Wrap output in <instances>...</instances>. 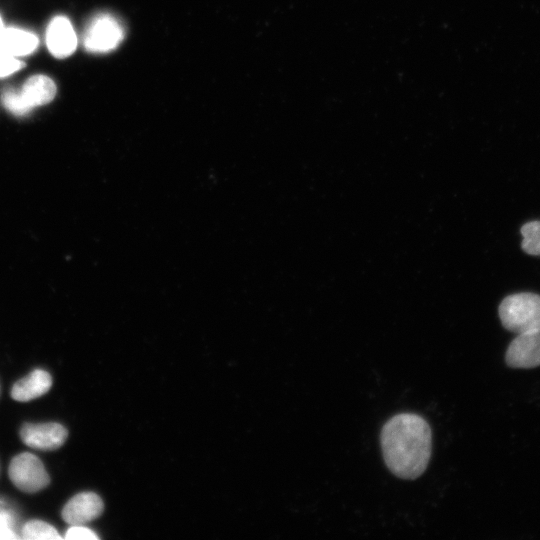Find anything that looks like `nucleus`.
I'll return each mask as SVG.
<instances>
[{
  "mask_svg": "<svg viewBox=\"0 0 540 540\" xmlns=\"http://www.w3.org/2000/svg\"><path fill=\"white\" fill-rule=\"evenodd\" d=\"M380 443L385 464L401 479H416L431 457L432 433L429 424L414 413H400L383 426Z\"/></svg>",
  "mask_w": 540,
  "mask_h": 540,
  "instance_id": "f257e3e1",
  "label": "nucleus"
},
{
  "mask_svg": "<svg viewBox=\"0 0 540 540\" xmlns=\"http://www.w3.org/2000/svg\"><path fill=\"white\" fill-rule=\"evenodd\" d=\"M502 325L520 334L540 328V295L530 292L505 297L499 305Z\"/></svg>",
  "mask_w": 540,
  "mask_h": 540,
  "instance_id": "f03ea898",
  "label": "nucleus"
},
{
  "mask_svg": "<svg viewBox=\"0 0 540 540\" xmlns=\"http://www.w3.org/2000/svg\"><path fill=\"white\" fill-rule=\"evenodd\" d=\"M8 474L13 484L27 493L40 491L50 482L43 463L28 452L20 453L11 460Z\"/></svg>",
  "mask_w": 540,
  "mask_h": 540,
  "instance_id": "7ed1b4c3",
  "label": "nucleus"
},
{
  "mask_svg": "<svg viewBox=\"0 0 540 540\" xmlns=\"http://www.w3.org/2000/svg\"><path fill=\"white\" fill-rule=\"evenodd\" d=\"M123 30L119 22L110 15L96 17L87 28L84 46L91 52H108L121 42Z\"/></svg>",
  "mask_w": 540,
  "mask_h": 540,
  "instance_id": "20e7f679",
  "label": "nucleus"
},
{
  "mask_svg": "<svg viewBox=\"0 0 540 540\" xmlns=\"http://www.w3.org/2000/svg\"><path fill=\"white\" fill-rule=\"evenodd\" d=\"M505 360L512 368L540 366V328L518 334L508 346Z\"/></svg>",
  "mask_w": 540,
  "mask_h": 540,
  "instance_id": "39448f33",
  "label": "nucleus"
},
{
  "mask_svg": "<svg viewBox=\"0 0 540 540\" xmlns=\"http://www.w3.org/2000/svg\"><path fill=\"white\" fill-rule=\"evenodd\" d=\"M68 432L58 423H26L20 430L22 441L29 447L40 450H55L66 441Z\"/></svg>",
  "mask_w": 540,
  "mask_h": 540,
  "instance_id": "423d86ee",
  "label": "nucleus"
},
{
  "mask_svg": "<svg viewBox=\"0 0 540 540\" xmlns=\"http://www.w3.org/2000/svg\"><path fill=\"white\" fill-rule=\"evenodd\" d=\"M46 43L49 52L58 59L74 53L77 37L70 21L64 16L54 17L47 28Z\"/></svg>",
  "mask_w": 540,
  "mask_h": 540,
  "instance_id": "0eeeda50",
  "label": "nucleus"
},
{
  "mask_svg": "<svg viewBox=\"0 0 540 540\" xmlns=\"http://www.w3.org/2000/svg\"><path fill=\"white\" fill-rule=\"evenodd\" d=\"M102 499L93 492H83L71 498L62 510V518L69 524L80 525L96 519L103 512Z\"/></svg>",
  "mask_w": 540,
  "mask_h": 540,
  "instance_id": "6e6552de",
  "label": "nucleus"
},
{
  "mask_svg": "<svg viewBox=\"0 0 540 540\" xmlns=\"http://www.w3.org/2000/svg\"><path fill=\"white\" fill-rule=\"evenodd\" d=\"M51 385L50 374L37 369L13 385L11 396L17 401L27 402L44 395L49 391Z\"/></svg>",
  "mask_w": 540,
  "mask_h": 540,
  "instance_id": "1a4fd4ad",
  "label": "nucleus"
},
{
  "mask_svg": "<svg viewBox=\"0 0 540 540\" xmlns=\"http://www.w3.org/2000/svg\"><path fill=\"white\" fill-rule=\"evenodd\" d=\"M37 45V37L33 33L22 29L4 28L0 35V51L15 57L31 54L37 48Z\"/></svg>",
  "mask_w": 540,
  "mask_h": 540,
  "instance_id": "9d476101",
  "label": "nucleus"
},
{
  "mask_svg": "<svg viewBox=\"0 0 540 540\" xmlns=\"http://www.w3.org/2000/svg\"><path fill=\"white\" fill-rule=\"evenodd\" d=\"M22 94L28 104L35 108L50 103L57 92L54 81L45 75H33L22 86Z\"/></svg>",
  "mask_w": 540,
  "mask_h": 540,
  "instance_id": "9b49d317",
  "label": "nucleus"
},
{
  "mask_svg": "<svg viewBox=\"0 0 540 540\" xmlns=\"http://www.w3.org/2000/svg\"><path fill=\"white\" fill-rule=\"evenodd\" d=\"M22 537L30 540L61 539V536L53 526L40 520H31L27 522L22 529Z\"/></svg>",
  "mask_w": 540,
  "mask_h": 540,
  "instance_id": "f8f14e48",
  "label": "nucleus"
},
{
  "mask_svg": "<svg viewBox=\"0 0 540 540\" xmlns=\"http://www.w3.org/2000/svg\"><path fill=\"white\" fill-rule=\"evenodd\" d=\"M520 232L522 249L529 255L540 256V220L527 222Z\"/></svg>",
  "mask_w": 540,
  "mask_h": 540,
  "instance_id": "ddd939ff",
  "label": "nucleus"
},
{
  "mask_svg": "<svg viewBox=\"0 0 540 540\" xmlns=\"http://www.w3.org/2000/svg\"><path fill=\"white\" fill-rule=\"evenodd\" d=\"M4 107L15 116H24L33 108L28 104L21 90L8 88L2 94Z\"/></svg>",
  "mask_w": 540,
  "mask_h": 540,
  "instance_id": "4468645a",
  "label": "nucleus"
},
{
  "mask_svg": "<svg viewBox=\"0 0 540 540\" xmlns=\"http://www.w3.org/2000/svg\"><path fill=\"white\" fill-rule=\"evenodd\" d=\"M24 63L18 60L15 56L0 51V78L9 76L20 70Z\"/></svg>",
  "mask_w": 540,
  "mask_h": 540,
  "instance_id": "2eb2a0df",
  "label": "nucleus"
},
{
  "mask_svg": "<svg viewBox=\"0 0 540 540\" xmlns=\"http://www.w3.org/2000/svg\"><path fill=\"white\" fill-rule=\"evenodd\" d=\"M12 529V517L9 512L0 509V539H16Z\"/></svg>",
  "mask_w": 540,
  "mask_h": 540,
  "instance_id": "dca6fc26",
  "label": "nucleus"
},
{
  "mask_svg": "<svg viewBox=\"0 0 540 540\" xmlns=\"http://www.w3.org/2000/svg\"><path fill=\"white\" fill-rule=\"evenodd\" d=\"M65 539L70 540H95L98 539V536L90 529L82 527L80 525H75L68 529L65 535Z\"/></svg>",
  "mask_w": 540,
  "mask_h": 540,
  "instance_id": "f3484780",
  "label": "nucleus"
},
{
  "mask_svg": "<svg viewBox=\"0 0 540 540\" xmlns=\"http://www.w3.org/2000/svg\"><path fill=\"white\" fill-rule=\"evenodd\" d=\"M3 30H4V27H3V23L0 17V35L2 34Z\"/></svg>",
  "mask_w": 540,
  "mask_h": 540,
  "instance_id": "a211bd4d",
  "label": "nucleus"
}]
</instances>
